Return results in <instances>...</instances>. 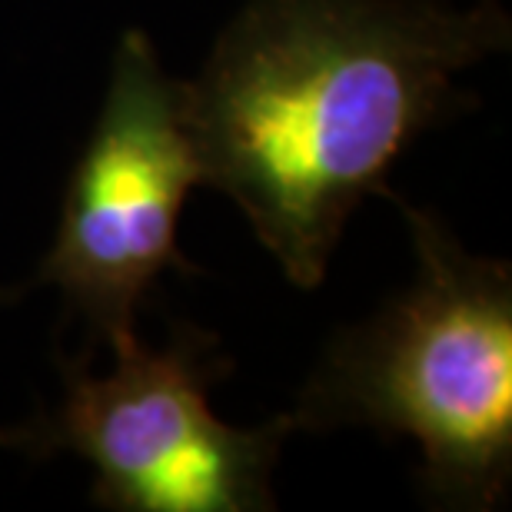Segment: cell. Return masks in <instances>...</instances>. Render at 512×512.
<instances>
[{"label":"cell","mask_w":512,"mask_h":512,"mask_svg":"<svg viewBox=\"0 0 512 512\" xmlns=\"http://www.w3.org/2000/svg\"><path fill=\"white\" fill-rule=\"evenodd\" d=\"M499 0H247L183 84L200 183L230 197L296 290H320L356 207L506 54Z\"/></svg>","instance_id":"obj_1"},{"label":"cell","mask_w":512,"mask_h":512,"mask_svg":"<svg viewBox=\"0 0 512 512\" xmlns=\"http://www.w3.org/2000/svg\"><path fill=\"white\" fill-rule=\"evenodd\" d=\"M413 276L333 333L290 409L296 433L413 439L426 506L493 512L512 486V266L399 200Z\"/></svg>","instance_id":"obj_2"},{"label":"cell","mask_w":512,"mask_h":512,"mask_svg":"<svg viewBox=\"0 0 512 512\" xmlns=\"http://www.w3.org/2000/svg\"><path fill=\"white\" fill-rule=\"evenodd\" d=\"M114 366L94 373V353L54 360L60 396L24 423L0 426V449L30 459L60 453L94 473L90 503L107 512H270L273 473L296 429L290 416L233 426L210 393L233 373L220 336L190 320H170L163 346L137 333L107 346Z\"/></svg>","instance_id":"obj_3"},{"label":"cell","mask_w":512,"mask_h":512,"mask_svg":"<svg viewBox=\"0 0 512 512\" xmlns=\"http://www.w3.org/2000/svg\"><path fill=\"white\" fill-rule=\"evenodd\" d=\"M200 183L183 117V84L160 64L140 27L120 34L97 124L70 170L50 250L0 306L57 290L87 330V353L137 333V310L167 270H193L180 250V217Z\"/></svg>","instance_id":"obj_4"}]
</instances>
